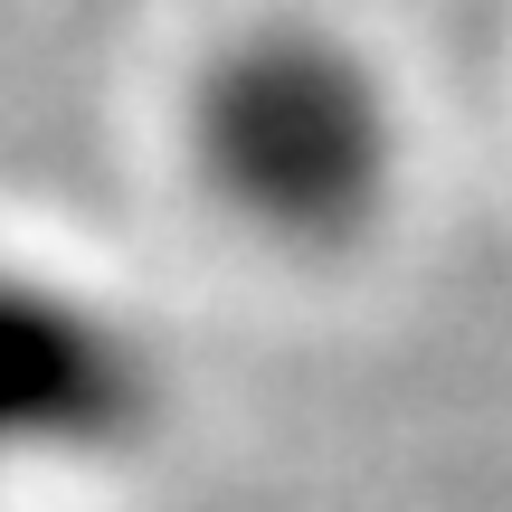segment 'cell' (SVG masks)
Returning a JSON list of instances; mask_svg holds the SVG:
<instances>
[{
  "mask_svg": "<svg viewBox=\"0 0 512 512\" xmlns=\"http://www.w3.org/2000/svg\"><path fill=\"white\" fill-rule=\"evenodd\" d=\"M152 361L67 275L0 266V475L86 465L143 427Z\"/></svg>",
  "mask_w": 512,
  "mask_h": 512,
  "instance_id": "cell-2",
  "label": "cell"
},
{
  "mask_svg": "<svg viewBox=\"0 0 512 512\" xmlns=\"http://www.w3.org/2000/svg\"><path fill=\"white\" fill-rule=\"evenodd\" d=\"M181 143L209 200L275 247L361 238L399 171V124H389L380 76L304 19H266L209 57Z\"/></svg>",
  "mask_w": 512,
  "mask_h": 512,
  "instance_id": "cell-1",
  "label": "cell"
}]
</instances>
